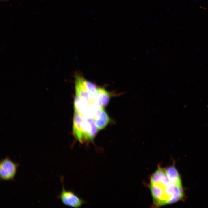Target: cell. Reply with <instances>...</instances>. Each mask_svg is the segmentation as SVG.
Returning <instances> with one entry per match:
<instances>
[{"label":"cell","mask_w":208,"mask_h":208,"mask_svg":"<svg viewBox=\"0 0 208 208\" xmlns=\"http://www.w3.org/2000/svg\"><path fill=\"white\" fill-rule=\"evenodd\" d=\"M19 166V164L13 161L8 156L1 159L0 163L1 181H14Z\"/></svg>","instance_id":"4"},{"label":"cell","mask_w":208,"mask_h":208,"mask_svg":"<svg viewBox=\"0 0 208 208\" xmlns=\"http://www.w3.org/2000/svg\"><path fill=\"white\" fill-rule=\"evenodd\" d=\"M1 1H2L3 2H8L9 1V0H0Z\"/></svg>","instance_id":"8"},{"label":"cell","mask_w":208,"mask_h":208,"mask_svg":"<svg viewBox=\"0 0 208 208\" xmlns=\"http://www.w3.org/2000/svg\"><path fill=\"white\" fill-rule=\"evenodd\" d=\"M96 95L101 105L103 107L106 106L108 103L111 94L104 88L98 87Z\"/></svg>","instance_id":"6"},{"label":"cell","mask_w":208,"mask_h":208,"mask_svg":"<svg viewBox=\"0 0 208 208\" xmlns=\"http://www.w3.org/2000/svg\"><path fill=\"white\" fill-rule=\"evenodd\" d=\"M110 120L109 116L103 109L99 117L94 121L98 130H101L105 127Z\"/></svg>","instance_id":"7"},{"label":"cell","mask_w":208,"mask_h":208,"mask_svg":"<svg viewBox=\"0 0 208 208\" xmlns=\"http://www.w3.org/2000/svg\"><path fill=\"white\" fill-rule=\"evenodd\" d=\"M81 132L84 142L92 141L96 135L98 130L95 121L92 118L81 114Z\"/></svg>","instance_id":"5"},{"label":"cell","mask_w":208,"mask_h":208,"mask_svg":"<svg viewBox=\"0 0 208 208\" xmlns=\"http://www.w3.org/2000/svg\"><path fill=\"white\" fill-rule=\"evenodd\" d=\"M149 188L153 205L157 207L175 203L183 196L182 187L175 185L167 168L159 167L152 174Z\"/></svg>","instance_id":"1"},{"label":"cell","mask_w":208,"mask_h":208,"mask_svg":"<svg viewBox=\"0 0 208 208\" xmlns=\"http://www.w3.org/2000/svg\"><path fill=\"white\" fill-rule=\"evenodd\" d=\"M75 95L87 100L89 104L93 103L96 95L98 87L79 74L75 75Z\"/></svg>","instance_id":"2"},{"label":"cell","mask_w":208,"mask_h":208,"mask_svg":"<svg viewBox=\"0 0 208 208\" xmlns=\"http://www.w3.org/2000/svg\"><path fill=\"white\" fill-rule=\"evenodd\" d=\"M62 185V190L57 196L59 199L64 205L69 207L78 208L81 207L86 202L83 199L70 190H66L63 184V178H61Z\"/></svg>","instance_id":"3"}]
</instances>
